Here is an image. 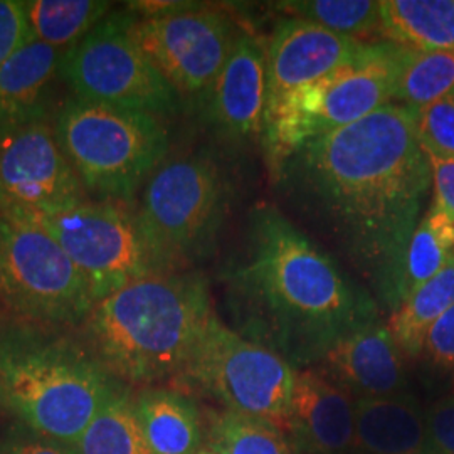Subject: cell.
Instances as JSON below:
<instances>
[{
  "label": "cell",
  "mask_w": 454,
  "mask_h": 454,
  "mask_svg": "<svg viewBox=\"0 0 454 454\" xmlns=\"http://www.w3.org/2000/svg\"><path fill=\"white\" fill-rule=\"evenodd\" d=\"M271 176L293 207L369 279L377 303L390 309L433 184L414 110L386 105L293 150Z\"/></svg>",
  "instance_id": "1"
},
{
  "label": "cell",
  "mask_w": 454,
  "mask_h": 454,
  "mask_svg": "<svg viewBox=\"0 0 454 454\" xmlns=\"http://www.w3.org/2000/svg\"><path fill=\"white\" fill-rule=\"evenodd\" d=\"M244 251L223 273L239 335L309 369L348 335L377 324L379 303L271 204L249 212Z\"/></svg>",
  "instance_id": "2"
},
{
  "label": "cell",
  "mask_w": 454,
  "mask_h": 454,
  "mask_svg": "<svg viewBox=\"0 0 454 454\" xmlns=\"http://www.w3.org/2000/svg\"><path fill=\"white\" fill-rule=\"evenodd\" d=\"M209 283L199 271H167L133 281L95 303L84 340L123 384L177 379L212 318Z\"/></svg>",
  "instance_id": "3"
},
{
  "label": "cell",
  "mask_w": 454,
  "mask_h": 454,
  "mask_svg": "<svg viewBox=\"0 0 454 454\" xmlns=\"http://www.w3.org/2000/svg\"><path fill=\"white\" fill-rule=\"evenodd\" d=\"M123 389L88 345L51 326L0 328V407L43 438L74 444Z\"/></svg>",
  "instance_id": "4"
},
{
  "label": "cell",
  "mask_w": 454,
  "mask_h": 454,
  "mask_svg": "<svg viewBox=\"0 0 454 454\" xmlns=\"http://www.w3.org/2000/svg\"><path fill=\"white\" fill-rule=\"evenodd\" d=\"M52 127L86 192L106 200L131 202L170 148L160 116L82 98L66 99Z\"/></svg>",
  "instance_id": "5"
},
{
  "label": "cell",
  "mask_w": 454,
  "mask_h": 454,
  "mask_svg": "<svg viewBox=\"0 0 454 454\" xmlns=\"http://www.w3.org/2000/svg\"><path fill=\"white\" fill-rule=\"evenodd\" d=\"M229 202L231 184L212 155H167L135 206L146 244L163 273L187 271L211 256Z\"/></svg>",
  "instance_id": "6"
},
{
  "label": "cell",
  "mask_w": 454,
  "mask_h": 454,
  "mask_svg": "<svg viewBox=\"0 0 454 454\" xmlns=\"http://www.w3.org/2000/svg\"><path fill=\"white\" fill-rule=\"evenodd\" d=\"M407 51L389 41L371 43L350 63L268 106L261 140L270 170L309 140L394 103Z\"/></svg>",
  "instance_id": "7"
},
{
  "label": "cell",
  "mask_w": 454,
  "mask_h": 454,
  "mask_svg": "<svg viewBox=\"0 0 454 454\" xmlns=\"http://www.w3.org/2000/svg\"><path fill=\"white\" fill-rule=\"evenodd\" d=\"M0 305L26 324H84L95 300L86 279L33 212L9 200L0 215Z\"/></svg>",
  "instance_id": "8"
},
{
  "label": "cell",
  "mask_w": 454,
  "mask_h": 454,
  "mask_svg": "<svg viewBox=\"0 0 454 454\" xmlns=\"http://www.w3.org/2000/svg\"><path fill=\"white\" fill-rule=\"evenodd\" d=\"M34 215L80 270L95 303L133 281L163 273L130 202L86 199Z\"/></svg>",
  "instance_id": "9"
},
{
  "label": "cell",
  "mask_w": 454,
  "mask_h": 454,
  "mask_svg": "<svg viewBox=\"0 0 454 454\" xmlns=\"http://www.w3.org/2000/svg\"><path fill=\"white\" fill-rule=\"evenodd\" d=\"M180 382L211 395L226 411L286 429L294 369L276 352L247 340L217 317L180 373Z\"/></svg>",
  "instance_id": "10"
},
{
  "label": "cell",
  "mask_w": 454,
  "mask_h": 454,
  "mask_svg": "<svg viewBox=\"0 0 454 454\" xmlns=\"http://www.w3.org/2000/svg\"><path fill=\"white\" fill-rule=\"evenodd\" d=\"M58 74L73 97L167 116L180 106L179 93L129 33V12H112L61 54Z\"/></svg>",
  "instance_id": "11"
},
{
  "label": "cell",
  "mask_w": 454,
  "mask_h": 454,
  "mask_svg": "<svg viewBox=\"0 0 454 454\" xmlns=\"http://www.w3.org/2000/svg\"><path fill=\"white\" fill-rule=\"evenodd\" d=\"M129 12V33L180 98H200L226 65L243 31L224 9L174 2L152 16Z\"/></svg>",
  "instance_id": "12"
},
{
  "label": "cell",
  "mask_w": 454,
  "mask_h": 454,
  "mask_svg": "<svg viewBox=\"0 0 454 454\" xmlns=\"http://www.w3.org/2000/svg\"><path fill=\"white\" fill-rule=\"evenodd\" d=\"M0 189L34 214L59 211L88 199L44 112L0 125Z\"/></svg>",
  "instance_id": "13"
},
{
  "label": "cell",
  "mask_w": 454,
  "mask_h": 454,
  "mask_svg": "<svg viewBox=\"0 0 454 454\" xmlns=\"http://www.w3.org/2000/svg\"><path fill=\"white\" fill-rule=\"evenodd\" d=\"M371 43L332 33L309 20H281L266 44V108L350 63Z\"/></svg>",
  "instance_id": "14"
},
{
  "label": "cell",
  "mask_w": 454,
  "mask_h": 454,
  "mask_svg": "<svg viewBox=\"0 0 454 454\" xmlns=\"http://www.w3.org/2000/svg\"><path fill=\"white\" fill-rule=\"evenodd\" d=\"M266 97V44L243 31L226 65L199 99L202 114L219 137L243 144L262 131Z\"/></svg>",
  "instance_id": "15"
},
{
  "label": "cell",
  "mask_w": 454,
  "mask_h": 454,
  "mask_svg": "<svg viewBox=\"0 0 454 454\" xmlns=\"http://www.w3.org/2000/svg\"><path fill=\"white\" fill-rule=\"evenodd\" d=\"M286 431L305 454H352L356 399L318 369H294Z\"/></svg>",
  "instance_id": "16"
},
{
  "label": "cell",
  "mask_w": 454,
  "mask_h": 454,
  "mask_svg": "<svg viewBox=\"0 0 454 454\" xmlns=\"http://www.w3.org/2000/svg\"><path fill=\"white\" fill-rule=\"evenodd\" d=\"M318 365L356 401L403 394L406 382L403 352L380 320L339 341Z\"/></svg>",
  "instance_id": "17"
},
{
  "label": "cell",
  "mask_w": 454,
  "mask_h": 454,
  "mask_svg": "<svg viewBox=\"0 0 454 454\" xmlns=\"http://www.w3.org/2000/svg\"><path fill=\"white\" fill-rule=\"evenodd\" d=\"M352 454H427L426 416L404 394L358 399Z\"/></svg>",
  "instance_id": "18"
},
{
  "label": "cell",
  "mask_w": 454,
  "mask_h": 454,
  "mask_svg": "<svg viewBox=\"0 0 454 454\" xmlns=\"http://www.w3.org/2000/svg\"><path fill=\"white\" fill-rule=\"evenodd\" d=\"M135 411L153 454H195L202 446V421L194 401L179 390L146 387Z\"/></svg>",
  "instance_id": "19"
},
{
  "label": "cell",
  "mask_w": 454,
  "mask_h": 454,
  "mask_svg": "<svg viewBox=\"0 0 454 454\" xmlns=\"http://www.w3.org/2000/svg\"><path fill=\"white\" fill-rule=\"evenodd\" d=\"M380 35L416 52L454 51V2L380 0Z\"/></svg>",
  "instance_id": "20"
},
{
  "label": "cell",
  "mask_w": 454,
  "mask_h": 454,
  "mask_svg": "<svg viewBox=\"0 0 454 454\" xmlns=\"http://www.w3.org/2000/svg\"><path fill=\"white\" fill-rule=\"evenodd\" d=\"M59 61V51L33 39L0 66V125L44 112L43 99Z\"/></svg>",
  "instance_id": "21"
},
{
  "label": "cell",
  "mask_w": 454,
  "mask_h": 454,
  "mask_svg": "<svg viewBox=\"0 0 454 454\" xmlns=\"http://www.w3.org/2000/svg\"><path fill=\"white\" fill-rule=\"evenodd\" d=\"M453 260L454 219L434 202L411 234L392 294L390 311Z\"/></svg>",
  "instance_id": "22"
},
{
  "label": "cell",
  "mask_w": 454,
  "mask_h": 454,
  "mask_svg": "<svg viewBox=\"0 0 454 454\" xmlns=\"http://www.w3.org/2000/svg\"><path fill=\"white\" fill-rule=\"evenodd\" d=\"M26 12L35 41L56 51L76 46L112 14L105 0H26Z\"/></svg>",
  "instance_id": "23"
},
{
  "label": "cell",
  "mask_w": 454,
  "mask_h": 454,
  "mask_svg": "<svg viewBox=\"0 0 454 454\" xmlns=\"http://www.w3.org/2000/svg\"><path fill=\"white\" fill-rule=\"evenodd\" d=\"M454 305V260L392 311L389 330L404 356L416 357L429 328Z\"/></svg>",
  "instance_id": "24"
},
{
  "label": "cell",
  "mask_w": 454,
  "mask_h": 454,
  "mask_svg": "<svg viewBox=\"0 0 454 454\" xmlns=\"http://www.w3.org/2000/svg\"><path fill=\"white\" fill-rule=\"evenodd\" d=\"M71 446L76 454H153L129 389L114 395Z\"/></svg>",
  "instance_id": "25"
},
{
  "label": "cell",
  "mask_w": 454,
  "mask_h": 454,
  "mask_svg": "<svg viewBox=\"0 0 454 454\" xmlns=\"http://www.w3.org/2000/svg\"><path fill=\"white\" fill-rule=\"evenodd\" d=\"M212 454H294L285 433L275 424L232 411L214 412L207 429Z\"/></svg>",
  "instance_id": "26"
},
{
  "label": "cell",
  "mask_w": 454,
  "mask_h": 454,
  "mask_svg": "<svg viewBox=\"0 0 454 454\" xmlns=\"http://www.w3.org/2000/svg\"><path fill=\"white\" fill-rule=\"evenodd\" d=\"M273 7L354 39L380 34V2L377 0H286L273 4Z\"/></svg>",
  "instance_id": "27"
},
{
  "label": "cell",
  "mask_w": 454,
  "mask_h": 454,
  "mask_svg": "<svg viewBox=\"0 0 454 454\" xmlns=\"http://www.w3.org/2000/svg\"><path fill=\"white\" fill-rule=\"evenodd\" d=\"M453 91L454 51H407L394 103L419 110Z\"/></svg>",
  "instance_id": "28"
},
{
  "label": "cell",
  "mask_w": 454,
  "mask_h": 454,
  "mask_svg": "<svg viewBox=\"0 0 454 454\" xmlns=\"http://www.w3.org/2000/svg\"><path fill=\"white\" fill-rule=\"evenodd\" d=\"M416 131L426 153L454 159V91L414 110Z\"/></svg>",
  "instance_id": "29"
},
{
  "label": "cell",
  "mask_w": 454,
  "mask_h": 454,
  "mask_svg": "<svg viewBox=\"0 0 454 454\" xmlns=\"http://www.w3.org/2000/svg\"><path fill=\"white\" fill-rule=\"evenodd\" d=\"M33 39L24 0H0V66Z\"/></svg>",
  "instance_id": "30"
},
{
  "label": "cell",
  "mask_w": 454,
  "mask_h": 454,
  "mask_svg": "<svg viewBox=\"0 0 454 454\" xmlns=\"http://www.w3.org/2000/svg\"><path fill=\"white\" fill-rule=\"evenodd\" d=\"M427 454H454V394L442 397L426 414Z\"/></svg>",
  "instance_id": "31"
},
{
  "label": "cell",
  "mask_w": 454,
  "mask_h": 454,
  "mask_svg": "<svg viewBox=\"0 0 454 454\" xmlns=\"http://www.w3.org/2000/svg\"><path fill=\"white\" fill-rule=\"evenodd\" d=\"M422 354L439 369L454 371V305L429 328Z\"/></svg>",
  "instance_id": "32"
},
{
  "label": "cell",
  "mask_w": 454,
  "mask_h": 454,
  "mask_svg": "<svg viewBox=\"0 0 454 454\" xmlns=\"http://www.w3.org/2000/svg\"><path fill=\"white\" fill-rule=\"evenodd\" d=\"M431 167L434 202L454 219V159L426 153Z\"/></svg>",
  "instance_id": "33"
},
{
  "label": "cell",
  "mask_w": 454,
  "mask_h": 454,
  "mask_svg": "<svg viewBox=\"0 0 454 454\" xmlns=\"http://www.w3.org/2000/svg\"><path fill=\"white\" fill-rule=\"evenodd\" d=\"M5 450L9 454H76L71 444L43 438L33 431L16 436Z\"/></svg>",
  "instance_id": "34"
},
{
  "label": "cell",
  "mask_w": 454,
  "mask_h": 454,
  "mask_svg": "<svg viewBox=\"0 0 454 454\" xmlns=\"http://www.w3.org/2000/svg\"><path fill=\"white\" fill-rule=\"evenodd\" d=\"M9 197L7 195L4 194V191L0 189V215H2V212H4V209H5V206L9 204Z\"/></svg>",
  "instance_id": "35"
},
{
  "label": "cell",
  "mask_w": 454,
  "mask_h": 454,
  "mask_svg": "<svg viewBox=\"0 0 454 454\" xmlns=\"http://www.w3.org/2000/svg\"><path fill=\"white\" fill-rule=\"evenodd\" d=\"M195 454H212L211 451H207V450H206V451H202V450H200V451H199V453H195Z\"/></svg>",
  "instance_id": "36"
},
{
  "label": "cell",
  "mask_w": 454,
  "mask_h": 454,
  "mask_svg": "<svg viewBox=\"0 0 454 454\" xmlns=\"http://www.w3.org/2000/svg\"><path fill=\"white\" fill-rule=\"evenodd\" d=\"M0 454H9V453H7V450H5V448H0Z\"/></svg>",
  "instance_id": "37"
}]
</instances>
